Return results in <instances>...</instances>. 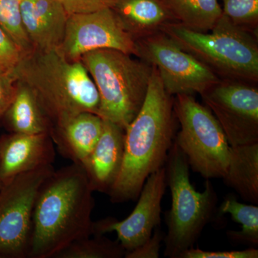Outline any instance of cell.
I'll use <instances>...</instances> for the list:
<instances>
[{"mask_svg":"<svg viewBox=\"0 0 258 258\" xmlns=\"http://www.w3.org/2000/svg\"><path fill=\"white\" fill-rule=\"evenodd\" d=\"M93 191L78 164L47 176L35 200L27 257L55 258L75 241L92 235Z\"/></svg>","mask_w":258,"mask_h":258,"instance_id":"6da1fadb","label":"cell"},{"mask_svg":"<svg viewBox=\"0 0 258 258\" xmlns=\"http://www.w3.org/2000/svg\"><path fill=\"white\" fill-rule=\"evenodd\" d=\"M222 14L232 23L254 32L258 25V0H222Z\"/></svg>","mask_w":258,"mask_h":258,"instance_id":"cb8c5ba5","label":"cell"},{"mask_svg":"<svg viewBox=\"0 0 258 258\" xmlns=\"http://www.w3.org/2000/svg\"><path fill=\"white\" fill-rule=\"evenodd\" d=\"M176 23L195 31L210 32L222 15L218 0H162Z\"/></svg>","mask_w":258,"mask_h":258,"instance_id":"ffe728a7","label":"cell"},{"mask_svg":"<svg viewBox=\"0 0 258 258\" xmlns=\"http://www.w3.org/2000/svg\"><path fill=\"white\" fill-rule=\"evenodd\" d=\"M220 215L229 214L233 221L240 224V231H228L227 237L233 242L251 247L258 244V207L239 203L234 196L227 197L219 208Z\"/></svg>","mask_w":258,"mask_h":258,"instance_id":"44dd1931","label":"cell"},{"mask_svg":"<svg viewBox=\"0 0 258 258\" xmlns=\"http://www.w3.org/2000/svg\"><path fill=\"white\" fill-rule=\"evenodd\" d=\"M94 238L85 237L68 246L55 258H120L125 257L126 251L120 242L108 240L103 235H95Z\"/></svg>","mask_w":258,"mask_h":258,"instance_id":"7402d4cb","label":"cell"},{"mask_svg":"<svg viewBox=\"0 0 258 258\" xmlns=\"http://www.w3.org/2000/svg\"><path fill=\"white\" fill-rule=\"evenodd\" d=\"M80 60L98 90V115L125 130L143 106L152 66L113 49L91 51Z\"/></svg>","mask_w":258,"mask_h":258,"instance_id":"5b68a950","label":"cell"},{"mask_svg":"<svg viewBox=\"0 0 258 258\" xmlns=\"http://www.w3.org/2000/svg\"><path fill=\"white\" fill-rule=\"evenodd\" d=\"M17 78L15 74H0V116L5 114L13 101L17 87L14 82Z\"/></svg>","mask_w":258,"mask_h":258,"instance_id":"f1b7e54d","label":"cell"},{"mask_svg":"<svg viewBox=\"0 0 258 258\" xmlns=\"http://www.w3.org/2000/svg\"><path fill=\"white\" fill-rule=\"evenodd\" d=\"M165 166L152 173L144 183L133 212L123 220L108 217L93 222L92 235L115 232L118 241L127 252L133 250L152 235L160 225L161 201L165 193Z\"/></svg>","mask_w":258,"mask_h":258,"instance_id":"7c38bea8","label":"cell"},{"mask_svg":"<svg viewBox=\"0 0 258 258\" xmlns=\"http://www.w3.org/2000/svg\"><path fill=\"white\" fill-rule=\"evenodd\" d=\"M20 9L34 50L60 48L69 16L60 0H22Z\"/></svg>","mask_w":258,"mask_h":258,"instance_id":"9a60e30c","label":"cell"},{"mask_svg":"<svg viewBox=\"0 0 258 258\" xmlns=\"http://www.w3.org/2000/svg\"><path fill=\"white\" fill-rule=\"evenodd\" d=\"M55 159L50 134L13 133L0 140V179L8 182L15 176L52 164Z\"/></svg>","mask_w":258,"mask_h":258,"instance_id":"4fadbf2b","label":"cell"},{"mask_svg":"<svg viewBox=\"0 0 258 258\" xmlns=\"http://www.w3.org/2000/svg\"><path fill=\"white\" fill-rule=\"evenodd\" d=\"M103 122L96 113L83 112L52 129L50 137L64 157L81 166L98 143Z\"/></svg>","mask_w":258,"mask_h":258,"instance_id":"2e32d148","label":"cell"},{"mask_svg":"<svg viewBox=\"0 0 258 258\" xmlns=\"http://www.w3.org/2000/svg\"><path fill=\"white\" fill-rule=\"evenodd\" d=\"M166 184L171 195V206L166 215L167 234L164 235V255L180 258L193 247L215 212L216 191L207 179L204 191H196L189 179V164L175 142L165 163Z\"/></svg>","mask_w":258,"mask_h":258,"instance_id":"8992f818","label":"cell"},{"mask_svg":"<svg viewBox=\"0 0 258 258\" xmlns=\"http://www.w3.org/2000/svg\"><path fill=\"white\" fill-rule=\"evenodd\" d=\"M24 54L0 27V74H15Z\"/></svg>","mask_w":258,"mask_h":258,"instance_id":"d4e9b609","label":"cell"},{"mask_svg":"<svg viewBox=\"0 0 258 258\" xmlns=\"http://www.w3.org/2000/svg\"><path fill=\"white\" fill-rule=\"evenodd\" d=\"M4 115L13 133L50 134L52 131L50 120L33 93L23 83L17 87L13 101Z\"/></svg>","mask_w":258,"mask_h":258,"instance_id":"d6986e66","label":"cell"},{"mask_svg":"<svg viewBox=\"0 0 258 258\" xmlns=\"http://www.w3.org/2000/svg\"><path fill=\"white\" fill-rule=\"evenodd\" d=\"M226 185L251 204H258V143L231 147Z\"/></svg>","mask_w":258,"mask_h":258,"instance_id":"ac0fdd59","label":"cell"},{"mask_svg":"<svg viewBox=\"0 0 258 258\" xmlns=\"http://www.w3.org/2000/svg\"><path fill=\"white\" fill-rule=\"evenodd\" d=\"M255 84L220 79L200 94L231 147L258 143V88Z\"/></svg>","mask_w":258,"mask_h":258,"instance_id":"30bf717a","label":"cell"},{"mask_svg":"<svg viewBox=\"0 0 258 258\" xmlns=\"http://www.w3.org/2000/svg\"><path fill=\"white\" fill-rule=\"evenodd\" d=\"M22 0H0V27L11 37L24 55L33 50L22 20Z\"/></svg>","mask_w":258,"mask_h":258,"instance_id":"603a6c76","label":"cell"},{"mask_svg":"<svg viewBox=\"0 0 258 258\" xmlns=\"http://www.w3.org/2000/svg\"><path fill=\"white\" fill-rule=\"evenodd\" d=\"M118 1L119 0H60L69 15L113 8Z\"/></svg>","mask_w":258,"mask_h":258,"instance_id":"484cf974","label":"cell"},{"mask_svg":"<svg viewBox=\"0 0 258 258\" xmlns=\"http://www.w3.org/2000/svg\"><path fill=\"white\" fill-rule=\"evenodd\" d=\"M112 9L135 40L175 22L162 0H119Z\"/></svg>","mask_w":258,"mask_h":258,"instance_id":"e0dca14e","label":"cell"},{"mask_svg":"<svg viewBox=\"0 0 258 258\" xmlns=\"http://www.w3.org/2000/svg\"><path fill=\"white\" fill-rule=\"evenodd\" d=\"M2 185H3V183H2L1 179H0V188H1Z\"/></svg>","mask_w":258,"mask_h":258,"instance_id":"f546056e","label":"cell"},{"mask_svg":"<svg viewBox=\"0 0 258 258\" xmlns=\"http://www.w3.org/2000/svg\"><path fill=\"white\" fill-rule=\"evenodd\" d=\"M258 250L252 247L242 250L206 251L191 247L180 258H257Z\"/></svg>","mask_w":258,"mask_h":258,"instance_id":"4316f807","label":"cell"},{"mask_svg":"<svg viewBox=\"0 0 258 258\" xmlns=\"http://www.w3.org/2000/svg\"><path fill=\"white\" fill-rule=\"evenodd\" d=\"M103 120L101 137L81 166L93 191L108 194L121 169L125 130L111 121Z\"/></svg>","mask_w":258,"mask_h":258,"instance_id":"5bb4252c","label":"cell"},{"mask_svg":"<svg viewBox=\"0 0 258 258\" xmlns=\"http://www.w3.org/2000/svg\"><path fill=\"white\" fill-rule=\"evenodd\" d=\"M136 42L137 56L157 69L163 86L171 96L201 94L220 81L208 66L161 30L137 39Z\"/></svg>","mask_w":258,"mask_h":258,"instance_id":"9c48e42d","label":"cell"},{"mask_svg":"<svg viewBox=\"0 0 258 258\" xmlns=\"http://www.w3.org/2000/svg\"><path fill=\"white\" fill-rule=\"evenodd\" d=\"M52 164L23 173L0 188V258H26L37 193Z\"/></svg>","mask_w":258,"mask_h":258,"instance_id":"ba28073f","label":"cell"},{"mask_svg":"<svg viewBox=\"0 0 258 258\" xmlns=\"http://www.w3.org/2000/svg\"><path fill=\"white\" fill-rule=\"evenodd\" d=\"M55 127L83 112L98 114L96 84L81 60H70L59 49L32 50L15 71Z\"/></svg>","mask_w":258,"mask_h":258,"instance_id":"3957f363","label":"cell"},{"mask_svg":"<svg viewBox=\"0 0 258 258\" xmlns=\"http://www.w3.org/2000/svg\"><path fill=\"white\" fill-rule=\"evenodd\" d=\"M152 74L140 111L125 129L124 153L118 178L109 193L112 203L138 198L146 180L165 165L175 139L174 98L166 92L157 69Z\"/></svg>","mask_w":258,"mask_h":258,"instance_id":"7a4b0ae2","label":"cell"},{"mask_svg":"<svg viewBox=\"0 0 258 258\" xmlns=\"http://www.w3.org/2000/svg\"><path fill=\"white\" fill-rule=\"evenodd\" d=\"M113 49L138 55L137 42L112 8L70 15L59 50L70 60H80L84 54Z\"/></svg>","mask_w":258,"mask_h":258,"instance_id":"8fae6325","label":"cell"},{"mask_svg":"<svg viewBox=\"0 0 258 258\" xmlns=\"http://www.w3.org/2000/svg\"><path fill=\"white\" fill-rule=\"evenodd\" d=\"M159 226L154 229L152 235L137 248L127 252L125 258H157L159 257L161 243L164 235Z\"/></svg>","mask_w":258,"mask_h":258,"instance_id":"83f0119b","label":"cell"},{"mask_svg":"<svg viewBox=\"0 0 258 258\" xmlns=\"http://www.w3.org/2000/svg\"><path fill=\"white\" fill-rule=\"evenodd\" d=\"M174 111L181 128L174 142L189 166L206 179L223 178L230 146L215 115L189 94L175 96Z\"/></svg>","mask_w":258,"mask_h":258,"instance_id":"52a82bcc","label":"cell"},{"mask_svg":"<svg viewBox=\"0 0 258 258\" xmlns=\"http://www.w3.org/2000/svg\"><path fill=\"white\" fill-rule=\"evenodd\" d=\"M161 31L221 79L258 82V44L255 33L235 25L222 14L208 32L170 23Z\"/></svg>","mask_w":258,"mask_h":258,"instance_id":"277c9868","label":"cell"}]
</instances>
